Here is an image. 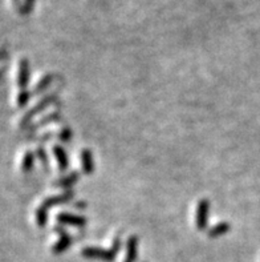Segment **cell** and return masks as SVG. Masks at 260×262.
<instances>
[{
    "label": "cell",
    "mask_w": 260,
    "mask_h": 262,
    "mask_svg": "<svg viewBox=\"0 0 260 262\" xmlns=\"http://www.w3.org/2000/svg\"><path fill=\"white\" fill-rule=\"evenodd\" d=\"M118 249H120V238H116L113 242V246L108 250H104V249L100 248H84L82 249L81 254L86 258H99L104 259L106 262L113 261L114 257L118 254Z\"/></svg>",
    "instance_id": "1"
},
{
    "label": "cell",
    "mask_w": 260,
    "mask_h": 262,
    "mask_svg": "<svg viewBox=\"0 0 260 262\" xmlns=\"http://www.w3.org/2000/svg\"><path fill=\"white\" fill-rule=\"evenodd\" d=\"M210 203L207 200H201L197 203V212H195V225L199 230H205L207 225V216H209Z\"/></svg>",
    "instance_id": "2"
},
{
    "label": "cell",
    "mask_w": 260,
    "mask_h": 262,
    "mask_svg": "<svg viewBox=\"0 0 260 262\" xmlns=\"http://www.w3.org/2000/svg\"><path fill=\"white\" fill-rule=\"evenodd\" d=\"M29 79V64L25 57H21L17 63V73H16V83L21 90H24L28 84Z\"/></svg>",
    "instance_id": "3"
},
{
    "label": "cell",
    "mask_w": 260,
    "mask_h": 262,
    "mask_svg": "<svg viewBox=\"0 0 260 262\" xmlns=\"http://www.w3.org/2000/svg\"><path fill=\"white\" fill-rule=\"evenodd\" d=\"M53 100H56V95H51V96L45 97L44 100H43V101H40V103H39L38 105H36V107H35V108H32L31 110H28L27 113H25L24 116H23V119H21V120H20L21 125H25V124H28V121H29V119H32V118H34L35 114H38L39 112H40V110H43V109H44L45 107H48L49 104H51V103H53Z\"/></svg>",
    "instance_id": "4"
},
{
    "label": "cell",
    "mask_w": 260,
    "mask_h": 262,
    "mask_svg": "<svg viewBox=\"0 0 260 262\" xmlns=\"http://www.w3.org/2000/svg\"><path fill=\"white\" fill-rule=\"evenodd\" d=\"M73 192L68 190V192H65L62 194H57V196H51L48 198H45L43 202H41V207L45 208L47 211H48L49 208L53 207V205H57V203H64V202H68L71 198L73 197Z\"/></svg>",
    "instance_id": "5"
},
{
    "label": "cell",
    "mask_w": 260,
    "mask_h": 262,
    "mask_svg": "<svg viewBox=\"0 0 260 262\" xmlns=\"http://www.w3.org/2000/svg\"><path fill=\"white\" fill-rule=\"evenodd\" d=\"M138 255V238L130 236L126 242V254L123 262H136Z\"/></svg>",
    "instance_id": "6"
},
{
    "label": "cell",
    "mask_w": 260,
    "mask_h": 262,
    "mask_svg": "<svg viewBox=\"0 0 260 262\" xmlns=\"http://www.w3.org/2000/svg\"><path fill=\"white\" fill-rule=\"evenodd\" d=\"M34 160H35V155L31 152V151H25L20 155L19 157V170L21 173H28L31 172L32 168H34Z\"/></svg>",
    "instance_id": "7"
},
{
    "label": "cell",
    "mask_w": 260,
    "mask_h": 262,
    "mask_svg": "<svg viewBox=\"0 0 260 262\" xmlns=\"http://www.w3.org/2000/svg\"><path fill=\"white\" fill-rule=\"evenodd\" d=\"M52 152H53L56 161H57L58 169L64 172L68 168V157H67V153H65L64 148H62L61 145L55 144L52 147Z\"/></svg>",
    "instance_id": "8"
},
{
    "label": "cell",
    "mask_w": 260,
    "mask_h": 262,
    "mask_svg": "<svg viewBox=\"0 0 260 262\" xmlns=\"http://www.w3.org/2000/svg\"><path fill=\"white\" fill-rule=\"evenodd\" d=\"M80 160H81L82 170L86 174H90L94 170V161H93L92 152H90L89 149H82L81 152H80Z\"/></svg>",
    "instance_id": "9"
},
{
    "label": "cell",
    "mask_w": 260,
    "mask_h": 262,
    "mask_svg": "<svg viewBox=\"0 0 260 262\" xmlns=\"http://www.w3.org/2000/svg\"><path fill=\"white\" fill-rule=\"evenodd\" d=\"M57 220L62 224L75 225V226H84L85 225V218L79 217V216H73L71 213H60L57 214Z\"/></svg>",
    "instance_id": "10"
},
{
    "label": "cell",
    "mask_w": 260,
    "mask_h": 262,
    "mask_svg": "<svg viewBox=\"0 0 260 262\" xmlns=\"http://www.w3.org/2000/svg\"><path fill=\"white\" fill-rule=\"evenodd\" d=\"M72 244V240H71V237H69L65 231H62L61 233V237L58 238L57 242H56L55 245L52 246V252L55 253V254H60V253L65 252L67 249L69 248V245Z\"/></svg>",
    "instance_id": "11"
},
{
    "label": "cell",
    "mask_w": 260,
    "mask_h": 262,
    "mask_svg": "<svg viewBox=\"0 0 260 262\" xmlns=\"http://www.w3.org/2000/svg\"><path fill=\"white\" fill-rule=\"evenodd\" d=\"M77 181H79V173L72 172L71 174H68V177H64V179L55 181V185L57 188H69V186H72Z\"/></svg>",
    "instance_id": "12"
},
{
    "label": "cell",
    "mask_w": 260,
    "mask_h": 262,
    "mask_svg": "<svg viewBox=\"0 0 260 262\" xmlns=\"http://www.w3.org/2000/svg\"><path fill=\"white\" fill-rule=\"evenodd\" d=\"M230 230V225L227 222H219L215 226H212L209 230L210 237H219L222 235H226L227 231Z\"/></svg>",
    "instance_id": "13"
},
{
    "label": "cell",
    "mask_w": 260,
    "mask_h": 262,
    "mask_svg": "<svg viewBox=\"0 0 260 262\" xmlns=\"http://www.w3.org/2000/svg\"><path fill=\"white\" fill-rule=\"evenodd\" d=\"M35 221H36L38 226H44L45 222H47V209L41 205L35 212Z\"/></svg>",
    "instance_id": "14"
},
{
    "label": "cell",
    "mask_w": 260,
    "mask_h": 262,
    "mask_svg": "<svg viewBox=\"0 0 260 262\" xmlns=\"http://www.w3.org/2000/svg\"><path fill=\"white\" fill-rule=\"evenodd\" d=\"M52 79H53V76H51V75H45L44 77H41V79L39 80V83L36 84V86H35V93L43 92V91L51 84Z\"/></svg>",
    "instance_id": "15"
},
{
    "label": "cell",
    "mask_w": 260,
    "mask_h": 262,
    "mask_svg": "<svg viewBox=\"0 0 260 262\" xmlns=\"http://www.w3.org/2000/svg\"><path fill=\"white\" fill-rule=\"evenodd\" d=\"M29 97H31V93L27 92V91L24 90H21L20 92H19V95L16 96V99H15V101H16V107H24L25 104L28 103V100H29Z\"/></svg>",
    "instance_id": "16"
},
{
    "label": "cell",
    "mask_w": 260,
    "mask_h": 262,
    "mask_svg": "<svg viewBox=\"0 0 260 262\" xmlns=\"http://www.w3.org/2000/svg\"><path fill=\"white\" fill-rule=\"evenodd\" d=\"M58 137L61 138L62 141H69L71 137H72V133H71V131H69L68 128H64V129H61L60 133H58Z\"/></svg>",
    "instance_id": "17"
},
{
    "label": "cell",
    "mask_w": 260,
    "mask_h": 262,
    "mask_svg": "<svg viewBox=\"0 0 260 262\" xmlns=\"http://www.w3.org/2000/svg\"><path fill=\"white\" fill-rule=\"evenodd\" d=\"M34 3H35V0H25L24 6H23V8H21V12H24V14L29 12V11L32 10V7H34Z\"/></svg>",
    "instance_id": "18"
},
{
    "label": "cell",
    "mask_w": 260,
    "mask_h": 262,
    "mask_svg": "<svg viewBox=\"0 0 260 262\" xmlns=\"http://www.w3.org/2000/svg\"><path fill=\"white\" fill-rule=\"evenodd\" d=\"M36 153H38V157L39 159L41 160V161H43V164H44V165H47V156H45V152H44V149L43 148H38V151H36Z\"/></svg>",
    "instance_id": "19"
}]
</instances>
